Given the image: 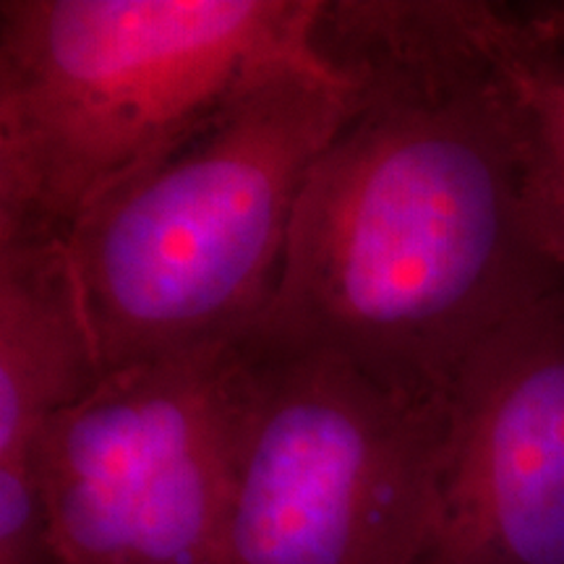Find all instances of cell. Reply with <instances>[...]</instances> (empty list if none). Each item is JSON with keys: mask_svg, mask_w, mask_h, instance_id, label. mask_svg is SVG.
I'll return each mask as SVG.
<instances>
[{"mask_svg": "<svg viewBox=\"0 0 564 564\" xmlns=\"http://www.w3.org/2000/svg\"><path fill=\"white\" fill-rule=\"evenodd\" d=\"M421 564H564V282L449 382Z\"/></svg>", "mask_w": 564, "mask_h": 564, "instance_id": "6", "label": "cell"}, {"mask_svg": "<svg viewBox=\"0 0 564 564\" xmlns=\"http://www.w3.org/2000/svg\"><path fill=\"white\" fill-rule=\"evenodd\" d=\"M528 26L539 34L546 45H552L554 51L564 55V0L556 3H531V6H518Z\"/></svg>", "mask_w": 564, "mask_h": 564, "instance_id": "10", "label": "cell"}, {"mask_svg": "<svg viewBox=\"0 0 564 564\" xmlns=\"http://www.w3.org/2000/svg\"><path fill=\"white\" fill-rule=\"evenodd\" d=\"M324 0H3L0 241H63L274 63Z\"/></svg>", "mask_w": 564, "mask_h": 564, "instance_id": "3", "label": "cell"}, {"mask_svg": "<svg viewBox=\"0 0 564 564\" xmlns=\"http://www.w3.org/2000/svg\"><path fill=\"white\" fill-rule=\"evenodd\" d=\"M352 100L356 79L316 37L87 212L66 249L105 371L257 333L303 186Z\"/></svg>", "mask_w": 564, "mask_h": 564, "instance_id": "2", "label": "cell"}, {"mask_svg": "<svg viewBox=\"0 0 564 564\" xmlns=\"http://www.w3.org/2000/svg\"><path fill=\"white\" fill-rule=\"evenodd\" d=\"M0 564H55L34 463L0 465Z\"/></svg>", "mask_w": 564, "mask_h": 564, "instance_id": "9", "label": "cell"}, {"mask_svg": "<svg viewBox=\"0 0 564 564\" xmlns=\"http://www.w3.org/2000/svg\"><path fill=\"white\" fill-rule=\"evenodd\" d=\"M249 337L112 366L42 434L55 564H230Z\"/></svg>", "mask_w": 564, "mask_h": 564, "instance_id": "5", "label": "cell"}, {"mask_svg": "<svg viewBox=\"0 0 564 564\" xmlns=\"http://www.w3.org/2000/svg\"><path fill=\"white\" fill-rule=\"evenodd\" d=\"M316 37L350 70L356 100L308 173L251 340L444 392L564 282L528 220L494 3L324 0Z\"/></svg>", "mask_w": 564, "mask_h": 564, "instance_id": "1", "label": "cell"}, {"mask_svg": "<svg viewBox=\"0 0 564 564\" xmlns=\"http://www.w3.org/2000/svg\"><path fill=\"white\" fill-rule=\"evenodd\" d=\"M102 373L66 243L0 241V465L34 463Z\"/></svg>", "mask_w": 564, "mask_h": 564, "instance_id": "7", "label": "cell"}, {"mask_svg": "<svg viewBox=\"0 0 564 564\" xmlns=\"http://www.w3.org/2000/svg\"><path fill=\"white\" fill-rule=\"evenodd\" d=\"M494 40L518 108L528 220L541 251L564 270V55L518 6H494Z\"/></svg>", "mask_w": 564, "mask_h": 564, "instance_id": "8", "label": "cell"}, {"mask_svg": "<svg viewBox=\"0 0 564 564\" xmlns=\"http://www.w3.org/2000/svg\"><path fill=\"white\" fill-rule=\"evenodd\" d=\"M444 440L447 390L249 337L230 564H421Z\"/></svg>", "mask_w": 564, "mask_h": 564, "instance_id": "4", "label": "cell"}]
</instances>
